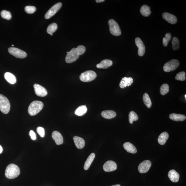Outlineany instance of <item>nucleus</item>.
<instances>
[{
  "label": "nucleus",
  "instance_id": "nucleus-7",
  "mask_svg": "<svg viewBox=\"0 0 186 186\" xmlns=\"http://www.w3.org/2000/svg\"><path fill=\"white\" fill-rule=\"evenodd\" d=\"M179 62L176 59H173L167 62L164 66V70L166 72L173 71L178 68L179 65Z\"/></svg>",
  "mask_w": 186,
  "mask_h": 186
},
{
  "label": "nucleus",
  "instance_id": "nucleus-39",
  "mask_svg": "<svg viewBox=\"0 0 186 186\" xmlns=\"http://www.w3.org/2000/svg\"><path fill=\"white\" fill-rule=\"evenodd\" d=\"M29 135L31 136V139L33 140L36 139V134L33 130H31L29 132Z\"/></svg>",
  "mask_w": 186,
  "mask_h": 186
},
{
  "label": "nucleus",
  "instance_id": "nucleus-22",
  "mask_svg": "<svg viewBox=\"0 0 186 186\" xmlns=\"http://www.w3.org/2000/svg\"><path fill=\"white\" fill-rule=\"evenodd\" d=\"M102 116L106 119H111L116 116V113L113 110H105L103 111Z\"/></svg>",
  "mask_w": 186,
  "mask_h": 186
},
{
  "label": "nucleus",
  "instance_id": "nucleus-5",
  "mask_svg": "<svg viewBox=\"0 0 186 186\" xmlns=\"http://www.w3.org/2000/svg\"><path fill=\"white\" fill-rule=\"evenodd\" d=\"M96 77L97 74L95 72L88 70L81 74L80 76V79L83 82H88L94 80Z\"/></svg>",
  "mask_w": 186,
  "mask_h": 186
},
{
  "label": "nucleus",
  "instance_id": "nucleus-2",
  "mask_svg": "<svg viewBox=\"0 0 186 186\" xmlns=\"http://www.w3.org/2000/svg\"><path fill=\"white\" fill-rule=\"evenodd\" d=\"M43 107L44 104L42 102L39 101H33L28 107V113L31 116H35L40 112Z\"/></svg>",
  "mask_w": 186,
  "mask_h": 186
},
{
  "label": "nucleus",
  "instance_id": "nucleus-11",
  "mask_svg": "<svg viewBox=\"0 0 186 186\" xmlns=\"http://www.w3.org/2000/svg\"><path fill=\"white\" fill-rule=\"evenodd\" d=\"M135 43L136 45L138 48V54L140 56H142L144 55L145 51H146V48H145L144 44L143 42L139 38H136L135 39Z\"/></svg>",
  "mask_w": 186,
  "mask_h": 186
},
{
  "label": "nucleus",
  "instance_id": "nucleus-16",
  "mask_svg": "<svg viewBox=\"0 0 186 186\" xmlns=\"http://www.w3.org/2000/svg\"><path fill=\"white\" fill-rule=\"evenodd\" d=\"M53 139L57 145H61L63 143V138L61 134L57 131H54L52 134Z\"/></svg>",
  "mask_w": 186,
  "mask_h": 186
},
{
  "label": "nucleus",
  "instance_id": "nucleus-20",
  "mask_svg": "<svg viewBox=\"0 0 186 186\" xmlns=\"http://www.w3.org/2000/svg\"><path fill=\"white\" fill-rule=\"evenodd\" d=\"M123 146L125 150L129 153L134 154L137 152V149L136 147L131 143L129 142H125L124 143Z\"/></svg>",
  "mask_w": 186,
  "mask_h": 186
},
{
  "label": "nucleus",
  "instance_id": "nucleus-43",
  "mask_svg": "<svg viewBox=\"0 0 186 186\" xmlns=\"http://www.w3.org/2000/svg\"><path fill=\"white\" fill-rule=\"evenodd\" d=\"M185 100H186V95H185Z\"/></svg>",
  "mask_w": 186,
  "mask_h": 186
},
{
  "label": "nucleus",
  "instance_id": "nucleus-35",
  "mask_svg": "<svg viewBox=\"0 0 186 186\" xmlns=\"http://www.w3.org/2000/svg\"><path fill=\"white\" fill-rule=\"evenodd\" d=\"M171 39V35L170 33H168L165 35L163 40V44L164 47L167 46L168 43Z\"/></svg>",
  "mask_w": 186,
  "mask_h": 186
},
{
  "label": "nucleus",
  "instance_id": "nucleus-29",
  "mask_svg": "<svg viewBox=\"0 0 186 186\" xmlns=\"http://www.w3.org/2000/svg\"><path fill=\"white\" fill-rule=\"evenodd\" d=\"M58 28V26L55 23H52L49 25L47 28V32L49 34L52 36L53 33L55 32Z\"/></svg>",
  "mask_w": 186,
  "mask_h": 186
},
{
  "label": "nucleus",
  "instance_id": "nucleus-9",
  "mask_svg": "<svg viewBox=\"0 0 186 186\" xmlns=\"http://www.w3.org/2000/svg\"><path fill=\"white\" fill-rule=\"evenodd\" d=\"M62 5L61 3H58L54 5L45 14V18L49 19L52 17L59 11Z\"/></svg>",
  "mask_w": 186,
  "mask_h": 186
},
{
  "label": "nucleus",
  "instance_id": "nucleus-26",
  "mask_svg": "<svg viewBox=\"0 0 186 186\" xmlns=\"http://www.w3.org/2000/svg\"><path fill=\"white\" fill-rule=\"evenodd\" d=\"M140 12L141 15L144 17L148 16L151 12L150 7L146 5H143L141 7Z\"/></svg>",
  "mask_w": 186,
  "mask_h": 186
},
{
  "label": "nucleus",
  "instance_id": "nucleus-40",
  "mask_svg": "<svg viewBox=\"0 0 186 186\" xmlns=\"http://www.w3.org/2000/svg\"><path fill=\"white\" fill-rule=\"evenodd\" d=\"M104 1V0H96V2L97 3H99L103 2Z\"/></svg>",
  "mask_w": 186,
  "mask_h": 186
},
{
  "label": "nucleus",
  "instance_id": "nucleus-37",
  "mask_svg": "<svg viewBox=\"0 0 186 186\" xmlns=\"http://www.w3.org/2000/svg\"><path fill=\"white\" fill-rule=\"evenodd\" d=\"M37 131L41 137L43 138L45 136V129L43 127H39L37 129Z\"/></svg>",
  "mask_w": 186,
  "mask_h": 186
},
{
  "label": "nucleus",
  "instance_id": "nucleus-28",
  "mask_svg": "<svg viewBox=\"0 0 186 186\" xmlns=\"http://www.w3.org/2000/svg\"><path fill=\"white\" fill-rule=\"evenodd\" d=\"M143 102L147 107L150 108L152 106V102L148 93H145L143 96Z\"/></svg>",
  "mask_w": 186,
  "mask_h": 186
},
{
  "label": "nucleus",
  "instance_id": "nucleus-6",
  "mask_svg": "<svg viewBox=\"0 0 186 186\" xmlns=\"http://www.w3.org/2000/svg\"><path fill=\"white\" fill-rule=\"evenodd\" d=\"M77 48H72L67 54L65 61L67 63H71L75 61L78 59L79 57Z\"/></svg>",
  "mask_w": 186,
  "mask_h": 186
},
{
  "label": "nucleus",
  "instance_id": "nucleus-27",
  "mask_svg": "<svg viewBox=\"0 0 186 186\" xmlns=\"http://www.w3.org/2000/svg\"><path fill=\"white\" fill-rule=\"evenodd\" d=\"M87 110V109L86 106H79L76 110L75 113L76 115H77L78 116H81L85 114Z\"/></svg>",
  "mask_w": 186,
  "mask_h": 186
},
{
  "label": "nucleus",
  "instance_id": "nucleus-12",
  "mask_svg": "<svg viewBox=\"0 0 186 186\" xmlns=\"http://www.w3.org/2000/svg\"><path fill=\"white\" fill-rule=\"evenodd\" d=\"M36 94L38 96L44 97L47 95V91L46 89L38 84H35L33 86Z\"/></svg>",
  "mask_w": 186,
  "mask_h": 186
},
{
  "label": "nucleus",
  "instance_id": "nucleus-8",
  "mask_svg": "<svg viewBox=\"0 0 186 186\" xmlns=\"http://www.w3.org/2000/svg\"><path fill=\"white\" fill-rule=\"evenodd\" d=\"M8 51L10 54L17 58L23 59L27 56V54L25 52L16 48L10 47L9 48Z\"/></svg>",
  "mask_w": 186,
  "mask_h": 186
},
{
  "label": "nucleus",
  "instance_id": "nucleus-42",
  "mask_svg": "<svg viewBox=\"0 0 186 186\" xmlns=\"http://www.w3.org/2000/svg\"><path fill=\"white\" fill-rule=\"evenodd\" d=\"M111 186H121V185H113Z\"/></svg>",
  "mask_w": 186,
  "mask_h": 186
},
{
  "label": "nucleus",
  "instance_id": "nucleus-23",
  "mask_svg": "<svg viewBox=\"0 0 186 186\" xmlns=\"http://www.w3.org/2000/svg\"><path fill=\"white\" fill-rule=\"evenodd\" d=\"M5 79L11 84H15L16 82V78L13 74L9 72H7L4 74Z\"/></svg>",
  "mask_w": 186,
  "mask_h": 186
},
{
  "label": "nucleus",
  "instance_id": "nucleus-19",
  "mask_svg": "<svg viewBox=\"0 0 186 186\" xmlns=\"http://www.w3.org/2000/svg\"><path fill=\"white\" fill-rule=\"evenodd\" d=\"M74 141L77 148L79 149H82L84 147L85 142L82 138L78 136H74L73 138Z\"/></svg>",
  "mask_w": 186,
  "mask_h": 186
},
{
  "label": "nucleus",
  "instance_id": "nucleus-25",
  "mask_svg": "<svg viewBox=\"0 0 186 186\" xmlns=\"http://www.w3.org/2000/svg\"><path fill=\"white\" fill-rule=\"evenodd\" d=\"M95 157V154L94 153H92L90 154L85 163L84 166V169L85 170H87L89 169Z\"/></svg>",
  "mask_w": 186,
  "mask_h": 186
},
{
  "label": "nucleus",
  "instance_id": "nucleus-14",
  "mask_svg": "<svg viewBox=\"0 0 186 186\" xmlns=\"http://www.w3.org/2000/svg\"><path fill=\"white\" fill-rule=\"evenodd\" d=\"M163 18L169 23L175 24L177 22L176 17L175 16L168 12H164L162 14Z\"/></svg>",
  "mask_w": 186,
  "mask_h": 186
},
{
  "label": "nucleus",
  "instance_id": "nucleus-1",
  "mask_svg": "<svg viewBox=\"0 0 186 186\" xmlns=\"http://www.w3.org/2000/svg\"><path fill=\"white\" fill-rule=\"evenodd\" d=\"M20 173V170L18 166L14 164H10L7 166L5 175L7 178L14 179L18 176Z\"/></svg>",
  "mask_w": 186,
  "mask_h": 186
},
{
  "label": "nucleus",
  "instance_id": "nucleus-44",
  "mask_svg": "<svg viewBox=\"0 0 186 186\" xmlns=\"http://www.w3.org/2000/svg\"><path fill=\"white\" fill-rule=\"evenodd\" d=\"M14 46V45H12V46Z\"/></svg>",
  "mask_w": 186,
  "mask_h": 186
},
{
  "label": "nucleus",
  "instance_id": "nucleus-18",
  "mask_svg": "<svg viewBox=\"0 0 186 186\" xmlns=\"http://www.w3.org/2000/svg\"><path fill=\"white\" fill-rule=\"evenodd\" d=\"M113 62L111 60L104 59L97 64L96 66L97 68L99 69H107L111 66Z\"/></svg>",
  "mask_w": 186,
  "mask_h": 186
},
{
  "label": "nucleus",
  "instance_id": "nucleus-3",
  "mask_svg": "<svg viewBox=\"0 0 186 186\" xmlns=\"http://www.w3.org/2000/svg\"><path fill=\"white\" fill-rule=\"evenodd\" d=\"M10 101L6 97L0 94V110L2 112L6 114L10 110Z\"/></svg>",
  "mask_w": 186,
  "mask_h": 186
},
{
  "label": "nucleus",
  "instance_id": "nucleus-10",
  "mask_svg": "<svg viewBox=\"0 0 186 186\" xmlns=\"http://www.w3.org/2000/svg\"><path fill=\"white\" fill-rule=\"evenodd\" d=\"M151 165V162L150 160L144 161L139 164L138 166V171L141 173H146L149 170Z\"/></svg>",
  "mask_w": 186,
  "mask_h": 186
},
{
  "label": "nucleus",
  "instance_id": "nucleus-38",
  "mask_svg": "<svg viewBox=\"0 0 186 186\" xmlns=\"http://www.w3.org/2000/svg\"><path fill=\"white\" fill-rule=\"evenodd\" d=\"M77 49L79 55H83L85 52L86 48L84 46L80 45L78 46Z\"/></svg>",
  "mask_w": 186,
  "mask_h": 186
},
{
  "label": "nucleus",
  "instance_id": "nucleus-24",
  "mask_svg": "<svg viewBox=\"0 0 186 186\" xmlns=\"http://www.w3.org/2000/svg\"><path fill=\"white\" fill-rule=\"evenodd\" d=\"M169 137V134L167 132H164L161 133L158 138V142L159 144L161 145L165 144Z\"/></svg>",
  "mask_w": 186,
  "mask_h": 186
},
{
  "label": "nucleus",
  "instance_id": "nucleus-15",
  "mask_svg": "<svg viewBox=\"0 0 186 186\" xmlns=\"http://www.w3.org/2000/svg\"><path fill=\"white\" fill-rule=\"evenodd\" d=\"M133 83V79L131 77H124L122 78L120 83L119 86L121 88H124L130 86Z\"/></svg>",
  "mask_w": 186,
  "mask_h": 186
},
{
  "label": "nucleus",
  "instance_id": "nucleus-4",
  "mask_svg": "<svg viewBox=\"0 0 186 186\" xmlns=\"http://www.w3.org/2000/svg\"><path fill=\"white\" fill-rule=\"evenodd\" d=\"M108 24L109 30L112 35L115 36H119L121 35V30L117 23L113 19H110Z\"/></svg>",
  "mask_w": 186,
  "mask_h": 186
},
{
  "label": "nucleus",
  "instance_id": "nucleus-13",
  "mask_svg": "<svg viewBox=\"0 0 186 186\" xmlns=\"http://www.w3.org/2000/svg\"><path fill=\"white\" fill-rule=\"evenodd\" d=\"M117 165L113 161H108L104 164L103 169L104 171L109 172L116 170L117 169Z\"/></svg>",
  "mask_w": 186,
  "mask_h": 186
},
{
  "label": "nucleus",
  "instance_id": "nucleus-17",
  "mask_svg": "<svg viewBox=\"0 0 186 186\" xmlns=\"http://www.w3.org/2000/svg\"><path fill=\"white\" fill-rule=\"evenodd\" d=\"M168 176L171 181L173 182H178L180 178V175L174 170H172L169 171Z\"/></svg>",
  "mask_w": 186,
  "mask_h": 186
},
{
  "label": "nucleus",
  "instance_id": "nucleus-31",
  "mask_svg": "<svg viewBox=\"0 0 186 186\" xmlns=\"http://www.w3.org/2000/svg\"><path fill=\"white\" fill-rule=\"evenodd\" d=\"M169 91V87L167 84H164L161 86L160 93L162 95H164L168 93Z\"/></svg>",
  "mask_w": 186,
  "mask_h": 186
},
{
  "label": "nucleus",
  "instance_id": "nucleus-33",
  "mask_svg": "<svg viewBox=\"0 0 186 186\" xmlns=\"http://www.w3.org/2000/svg\"><path fill=\"white\" fill-rule=\"evenodd\" d=\"M1 16L3 18L8 20H10L12 17L10 12L6 10H3L1 12Z\"/></svg>",
  "mask_w": 186,
  "mask_h": 186
},
{
  "label": "nucleus",
  "instance_id": "nucleus-30",
  "mask_svg": "<svg viewBox=\"0 0 186 186\" xmlns=\"http://www.w3.org/2000/svg\"><path fill=\"white\" fill-rule=\"evenodd\" d=\"M139 119V117L136 113L133 111H131L129 113V123L132 124L134 121H136Z\"/></svg>",
  "mask_w": 186,
  "mask_h": 186
},
{
  "label": "nucleus",
  "instance_id": "nucleus-32",
  "mask_svg": "<svg viewBox=\"0 0 186 186\" xmlns=\"http://www.w3.org/2000/svg\"><path fill=\"white\" fill-rule=\"evenodd\" d=\"M172 48L174 50H178L180 48V42L178 38L173 37L172 40Z\"/></svg>",
  "mask_w": 186,
  "mask_h": 186
},
{
  "label": "nucleus",
  "instance_id": "nucleus-34",
  "mask_svg": "<svg viewBox=\"0 0 186 186\" xmlns=\"http://www.w3.org/2000/svg\"><path fill=\"white\" fill-rule=\"evenodd\" d=\"M186 73L185 72H179L175 76V79L177 80L183 81L185 80Z\"/></svg>",
  "mask_w": 186,
  "mask_h": 186
},
{
  "label": "nucleus",
  "instance_id": "nucleus-41",
  "mask_svg": "<svg viewBox=\"0 0 186 186\" xmlns=\"http://www.w3.org/2000/svg\"><path fill=\"white\" fill-rule=\"evenodd\" d=\"M3 148L1 145H0V154L1 153L3 152Z\"/></svg>",
  "mask_w": 186,
  "mask_h": 186
},
{
  "label": "nucleus",
  "instance_id": "nucleus-36",
  "mask_svg": "<svg viewBox=\"0 0 186 186\" xmlns=\"http://www.w3.org/2000/svg\"><path fill=\"white\" fill-rule=\"evenodd\" d=\"M25 10L26 13L31 14L34 13L36 11V8L35 6H26Z\"/></svg>",
  "mask_w": 186,
  "mask_h": 186
},
{
  "label": "nucleus",
  "instance_id": "nucleus-21",
  "mask_svg": "<svg viewBox=\"0 0 186 186\" xmlns=\"http://www.w3.org/2000/svg\"><path fill=\"white\" fill-rule=\"evenodd\" d=\"M170 119L175 121H185L186 119V117L185 115L176 114V113H172L170 115Z\"/></svg>",
  "mask_w": 186,
  "mask_h": 186
}]
</instances>
